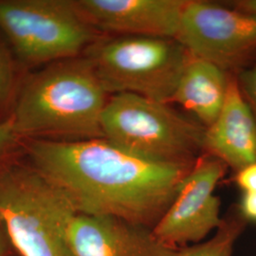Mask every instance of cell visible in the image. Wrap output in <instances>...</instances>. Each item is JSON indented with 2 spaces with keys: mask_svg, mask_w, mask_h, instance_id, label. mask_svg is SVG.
Wrapping results in <instances>:
<instances>
[{
  "mask_svg": "<svg viewBox=\"0 0 256 256\" xmlns=\"http://www.w3.org/2000/svg\"><path fill=\"white\" fill-rule=\"evenodd\" d=\"M28 151L34 168L66 194L78 214L152 230L194 167L146 160L104 138L36 140Z\"/></svg>",
  "mask_w": 256,
  "mask_h": 256,
  "instance_id": "1",
  "label": "cell"
},
{
  "mask_svg": "<svg viewBox=\"0 0 256 256\" xmlns=\"http://www.w3.org/2000/svg\"><path fill=\"white\" fill-rule=\"evenodd\" d=\"M108 94L84 56L58 61L28 79L10 119L18 136L104 138Z\"/></svg>",
  "mask_w": 256,
  "mask_h": 256,
  "instance_id": "2",
  "label": "cell"
},
{
  "mask_svg": "<svg viewBox=\"0 0 256 256\" xmlns=\"http://www.w3.org/2000/svg\"><path fill=\"white\" fill-rule=\"evenodd\" d=\"M77 210L60 188L34 168L0 170V222L21 256H74L68 227Z\"/></svg>",
  "mask_w": 256,
  "mask_h": 256,
  "instance_id": "3",
  "label": "cell"
},
{
  "mask_svg": "<svg viewBox=\"0 0 256 256\" xmlns=\"http://www.w3.org/2000/svg\"><path fill=\"white\" fill-rule=\"evenodd\" d=\"M101 126L104 138L113 146L160 164L192 167L203 151V126L169 104L132 93L110 97Z\"/></svg>",
  "mask_w": 256,
  "mask_h": 256,
  "instance_id": "4",
  "label": "cell"
},
{
  "mask_svg": "<svg viewBox=\"0 0 256 256\" xmlns=\"http://www.w3.org/2000/svg\"><path fill=\"white\" fill-rule=\"evenodd\" d=\"M108 93L169 104L189 54L174 38H98L84 50Z\"/></svg>",
  "mask_w": 256,
  "mask_h": 256,
  "instance_id": "5",
  "label": "cell"
},
{
  "mask_svg": "<svg viewBox=\"0 0 256 256\" xmlns=\"http://www.w3.org/2000/svg\"><path fill=\"white\" fill-rule=\"evenodd\" d=\"M0 28L28 64L75 58L99 38L74 0H0Z\"/></svg>",
  "mask_w": 256,
  "mask_h": 256,
  "instance_id": "6",
  "label": "cell"
},
{
  "mask_svg": "<svg viewBox=\"0 0 256 256\" xmlns=\"http://www.w3.org/2000/svg\"><path fill=\"white\" fill-rule=\"evenodd\" d=\"M176 39L189 54L236 74L256 60V16L225 4L188 0Z\"/></svg>",
  "mask_w": 256,
  "mask_h": 256,
  "instance_id": "7",
  "label": "cell"
},
{
  "mask_svg": "<svg viewBox=\"0 0 256 256\" xmlns=\"http://www.w3.org/2000/svg\"><path fill=\"white\" fill-rule=\"evenodd\" d=\"M228 167L208 155L200 156L168 210L153 232L167 246L178 248L200 243L220 227V200L214 190Z\"/></svg>",
  "mask_w": 256,
  "mask_h": 256,
  "instance_id": "8",
  "label": "cell"
},
{
  "mask_svg": "<svg viewBox=\"0 0 256 256\" xmlns=\"http://www.w3.org/2000/svg\"><path fill=\"white\" fill-rule=\"evenodd\" d=\"M97 32L120 36L174 38L188 0H74Z\"/></svg>",
  "mask_w": 256,
  "mask_h": 256,
  "instance_id": "9",
  "label": "cell"
},
{
  "mask_svg": "<svg viewBox=\"0 0 256 256\" xmlns=\"http://www.w3.org/2000/svg\"><path fill=\"white\" fill-rule=\"evenodd\" d=\"M74 256H176L153 230L108 216L77 214L68 227Z\"/></svg>",
  "mask_w": 256,
  "mask_h": 256,
  "instance_id": "10",
  "label": "cell"
},
{
  "mask_svg": "<svg viewBox=\"0 0 256 256\" xmlns=\"http://www.w3.org/2000/svg\"><path fill=\"white\" fill-rule=\"evenodd\" d=\"M203 151L236 173L256 162V120L230 74L226 100L218 117L205 128Z\"/></svg>",
  "mask_w": 256,
  "mask_h": 256,
  "instance_id": "11",
  "label": "cell"
},
{
  "mask_svg": "<svg viewBox=\"0 0 256 256\" xmlns=\"http://www.w3.org/2000/svg\"><path fill=\"white\" fill-rule=\"evenodd\" d=\"M230 77V74L220 66L189 54L170 102L192 112L204 128H208L223 108Z\"/></svg>",
  "mask_w": 256,
  "mask_h": 256,
  "instance_id": "12",
  "label": "cell"
},
{
  "mask_svg": "<svg viewBox=\"0 0 256 256\" xmlns=\"http://www.w3.org/2000/svg\"><path fill=\"white\" fill-rule=\"evenodd\" d=\"M248 223L236 205L222 218L220 227L212 238L176 248V256H232L234 245Z\"/></svg>",
  "mask_w": 256,
  "mask_h": 256,
  "instance_id": "13",
  "label": "cell"
},
{
  "mask_svg": "<svg viewBox=\"0 0 256 256\" xmlns=\"http://www.w3.org/2000/svg\"><path fill=\"white\" fill-rule=\"evenodd\" d=\"M234 75L240 92L256 120V60Z\"/></svg>",
  "mask_w": 256,
  "mask_h": 256,
  "instance_id": "14",
  "label": "cell"
},
{
  "mask_svg": "<svg viewBox=\"0 0 256 256\" xmlns=\"http://www.w3.org/2000/svg\"><path fill=\"white\" fill-rule=\"evenodd\" d=\"M12 68L9 56L0 45V106L8 100L12 90Z\"/></svg>",
  "mask_w": 256,
  "mask_h": 256,
  "instance_id": "15",
  "label": "cell"
},
{
  "mask_svg": "<svg viewBox=\"0 0 256 256\" xmlns=\"http://www.w3.org/2000/svg\"><path fill=\"white\" fill-rule=\"evenodd\" d=\"M234 182L243 192H256V162L238 171Z\"/></svg>",
  "mask_w": 256,
  "mask_h": 256,
  "instance_id": "16",
  "label": "cell"
},
{
  "mask_svg": "<svg viewBox=\"0 0 256 256\" xmlns=\"http://www.w3.org/2000/svg\"><path fill=\"white\" fill-rule=\"evenodd\" d=\"M18 135L16 134L12 119L0 122V156L12 146Z\"/></svg>",
  "mask_w": 256,
  "mask_h": 256,
  "instance_id": "17",
  "label": "cell"
},
{
  "mask_svg": "<svg viewBox=\"0 0 256 256\" xmlns=\"http://www.w3.org/2000/svg\"><path fill=\"white\" fill-rule=\"evenodd\" d=\"M238 207L248 222H256V192H243Z\"/></svg>",
  "mask_w": 256,
  "mask_h": 256,
  "instance_id": "18",
  "label": "cell"
},
{
  "mask_svg": "<svg viewBox=\"0 0 256 256\" xmlns=\"http://www.w3.org/2000/svg\"><path fill=\"white\" fill-rule=\"evenodd\" d=\"M225 3L226 6L232 9L256 16V0H234Z\"/></svg>",
  "mask_w": 256,
  "mask_h": 256,
  "instance_id": "19",
  "label": "cell"
},
{
  "mask_svg": "<svg viewBox=\"0 0 256 256\" xmlns=\"http://www.w3.org/2000/svg\"><path fill=\"white\" fill-rule=\"evenodd\" d=\"M8 242H9V239L7 236V234L0 222V256H5L6 254Z\"/></svg>",
  "mask_w": 256,
  "mask_h": 256,
  "instance_id": "20",
  "label": "cell"
}]
</instances>
